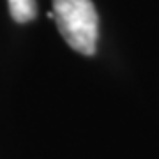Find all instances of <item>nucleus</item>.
<instances>
[{
  "mask_svg": "<svg viewBox=\"0 0 159 159\" xmlns=\"http://www.w3.org/2000/svg\"><path fill=\"white\" fill-rule=\"evenodd\" d=\"M53 20L71 48L94 55L99 35V18L92 0H53Z\"/></svg>",
  "mask_w": 159,
  "mask_h": 159,
  "instance_id": "nucleus-1",
  "label": "nucleus"
},
{
  "mask_svg": "<svg viewBox=\"0 0 159 159\" xmlns=\"http://www.w3.org/2000/svg\"><path fill=\"white\" fill-rule=\"evenodd\" d=\"M9 12L16 23H29L37 14L35 0H7Z\"/></svg>",
  "mask_w": 159,
  "mask_h": 159,
  "instance_id": "nucleus-2",
  "label": "nucleus"
}]
</instances>
